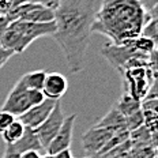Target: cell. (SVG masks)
<instances>
[{
	"mask_svg": "<svg viewBox=\"0 0 158 158\" xmlns=\"http://www.w3.org/2000/svg\"><path fill=\"white\" fill-rule=\"evenodd\" d=\"M47 74L44 70H37V71H30L26 72L25 75H22L21 82L25 85V87L30 89V90H37V91H42V87H44L45 83V78H47Z\"/></svg>",
	"mask_w": 158,
	"mask_h": 158,
	"instance_id": "cell-15",
	"label": "cell"
},
{
	"mask_svg": "<svg viewBox=\"0 0 158 158\" xmlns=\"http://www.w3.org/2000/svg\"><path fill=\"white\" fill-rule=\"evenodd\" d=\"M26 2H30V3H35V4H40V6H44L52 11H55L56 8L60 6L61 0H26Z\"/></svg>",
	"mask_w": 158,
	"mask_h": 158,
	"instance_id": "cell-23",
	"label": "cell"
},
{
	"mask_svg": "<svg viewBox=\"0 0 158 158\" xmlns=\"http://www.w3.org/2000/svg\"><path fill=\"white\" fill-rule=\"evenodd\" d=\"M130 143H154L157 144V135H153L144 126L130 132Z\"/></svg>",
	"mask_w": 158,
	"mask_h": 158,
	"instance_id": "cell-19",
	"label": "cell"
},
{
	"mask_svg": "<svg viewBox=\"0 0 158 158\" xmlns=\"http://www.w3.org/2000/svg\"><path fill=\"white\" fill-rule=\"evenodd\" d=\"M41 158H52V156H51V154H44Z\"/></svg>",
	"mask_w": 158,
	"mask_h": 158,
	"instance_id": "cell-31",
	"label": "cell"
},
{
	"mask_svg": "<svg viewBox=\"0 0 158 158\" xmlns=\"http://www.w3.org/2000/svg\"><path fill=\"white\" fill-rule=\"evenodd\" d=\"M6 18L8 19V22L22 21L31 22V23H47V22H53L55 11L44 7V6L26 2L15 10L10 11L8 14H6Z\"/></svg>",
	"mask_w": 158,
	"mask_h": 158,
	"instance_id": "cell-5",
	"label": "cell"
},
{
	"mask_svg": "<svg viewBox=\"0 0 158 158\" xmlns=\"http://www.w3.org/2000/svg\"><path fill=\"white\" fill-rule=\"evenodd\" d=\"M15 118L16 117H14L11 113H8V112L0 110V135L7 130V128L10 127V124H11Z\"/></svg>",
	"mask_w": 158,
	"mask_h": 158,
	"instance_id": "cell-22",
	"label": "cell"
},
{
	"mask_svg": "<svg viewBox=\"0 0 158 158\" xmlns=\"http://www.w3.org/2000/svg\"><path fill=\"white\" fill-rule=\"evenodd\" d=\"M44 154L38 153V151H25V153L21 154V158H41Z\"/></svg>",
	"mask_w": 158,
	"mask_h": 158,
	"instance_id": "cell-28",
	"label": "cell"
},
{
	"mask_svg": "<svg viewBox=\"0 0 158 158\" xmlns=\"http://www.w3.org/2000/svg\"><path fill=\"white\" fill-rule=\"evenodd\" d=\"M151 16L139 0H102L95 11L91 33H100L110 44H123L136 38Z\"/></svg>",
	"mask_w": 158,
	"mask_h": 158,
	"instance_id": "cell-2",
	"label": "cell"
},
{
	"mask_svg": "<svg viewBox=\"0 0 158 158\" xmlns=\"http://www.w3.org/2000/svg\"><path fill=\"white\" fill-rule=\"evenodd\" d=\"M2 158H21V154L15 153V151H12V150L4 149V154H3Z\"/></svg>",
	"mask_w": 158,
	"mask_h": 158,
	"instance_id": "cell-29",
	"label": "cell"
},
{
	"mask_svg": "<svg viewBox=\"0 0 158 158\" xmlns=\"http://www.w3.org/2000/svg\"><path fill=\"white\" fill-rule=\"evenodd\" d=\"M124 118H126V130L128 131V132H131V131H134V130H136V128L142 127L144 124V118H143L142 110L135 112V113L130 114V116H127Z\"/></svg>",
	"mask_w": 158,
	"mask_h": 158,
	"instance_id": "cell-21",
	"label": "cell"
},
{
	"mask_svg": "<svg viewBox=\"0 0 158 158\" xmlns=\"http://www.w3.org/2000/svg\"><path fill=\"white\" fill-rule=\"evenodd\" d=\"M116 132H112L109 130L93 126L81 138V146L85 153L89 154V157H94L95 154L100 153L101 149L106 144V142Z\"/></svg>",
	"mask_w": 158,
	"mask_h": 158,
	"instance_id": "cell-8",
	"label": "cell"
},
{
	"mask_svg": "<svg viewBox=\"0 0 158 158\" xmlns=\"http://www.w3.org/2000/svg\"><path fill=\"white\" fill-rule=\"evenodd\" d=\"M55 104H56V101L45 98L42 102L34 105L33 108H30L29 110H26L23 114H21V116L16 117V118H18L25 127L35 130V128L40 127L48 118V116L51 114V112L53 110Z\"/></svg>",
	"mask_w": 158,
	"mask_h": 158,
	"instance_id": "cell-9",
	"label": "cell"
},
{
	"mask_svg": "<svg viewBox=\"0 0 158 158\" xmlns=\"http://www.w3.org/2000/svg\"><path fill=\"white\" fill-rule=\"evenodd\" d=\"M0 16H2V12H0Z\"/></svg>",
	"mask_w": 158,
	"mask_h": 158,
	"instance_id": "cell-33",
	"label": "cell"
},
{
	"mask_svg": "<svg viewBox=\"0 0 158 158\" xmlns=\"http://www.w3.org/2000/svg\"><path fill=\"white\" fill-rule=\"evenodd\" d=\"M140 102H142V101H138V100H135L134 97H131L130 94L123 93L121 97L117 100V102L114 104V106H116V109L120 112L124 117H127V116H130V114L135 113V112L140 110Z\"/></svg>",
	"mask_w": 158,
	"mask_h": 158,
	"instance_id": "cell-16",
	"label": "cell"
},
{
	"mask_svg": "<svg viewBox=\"0 0 158 158\" xmlns=\"http://www.w3.org/2000/svg\"><path fill=\"white\" fill-rule=\"evenodd\" d=\"M55 30V22L31 23V22L12 21L6 29L0 45L7 51H11L14 55H19L23 53L35 40L47 35H53Z\"/></svg>",
	"mask_w": 158,
	"mask_h": 158,
	"instance_id": "cell-3",
	"label": "cell"
},
{
	"mask_svg": "<svg viewBox=\"0 0 158 158\" xmlns=\"http://www.w3.org/2000/svg\"><path fill=\"white\" fill-rule=\"evenodd\" d=\"M51 156L52 158H72V153H71V149H65L56 154H51Z\"/></svg>",
	"mask_w": 158,
	"mask_h": 158,
	"instance_id": "cell-27",
	"label": "cell"
},
{
	"mask_svg": "<svg viewBox=\"0 0 158 158\" xmlns=\"http://www.w3.org/2000/svg\"><path fill=\"white\" fill-rule=\"evenodd\" d=\"M102 55L104 57L109 61V64L113 68L120 72L121 68L126 65L128 61L134 60V59H143V60H149L150 56H146L136 49H134L128 42H123V44H108L102 48Z\"/></svg>",
	"mask_w": 158,
	"mask_h": 158,
	"instance_id": "cell-6",
	"label": "cell"
},
{
	"mask_svg": "<svg viewBox=\"0 0 158 158\" xmlns=\"http://www.w3.org/2000/svg\"><path fill=\"white\" fill-rule=\"evenodd\" d=\"M8 23H10V22H8V19L6 18V15L0 16V41H2V37H3V34H4L6 29H7Z\"/></svg>",
	"mask_w": 158,
	"mask_h": 158,
	"instance_id": "cell-26",
	"label": "cell"
},
{
	"mask_svg": "<svg viewBox=\"0 0 158 158\" xmlns=\"http://www.w3.org/2000/svg\"><path fill=\"white\" fill-rule=\"evenodd\" d=\"M6 149L12 150L18 154H22V153H25V151H31V150L38 151V153H41V154H47L44 150V147H42L41 142H40V139L37 138V135H35L34 130L27 128V127H25V132L22 135L21 139L14 144L6 146Z\"/></svg>",
	"mask_w": 158,
	"mask_h": 158,
	"instance_id": "cell-12",
	"label": "cell"
},
{
	"mask_svg": "<svg viewBox=\"0 0 158 158\" xmlns=\"http://www.w3.org/2000/svg\"><path fill=\"white\" fill-rule=\"evenodd\" d=\"M67 89H68L67 78L63 74H59V72H51V74H47V78H45L42 94H44L45 98L57 101L65 94Z\"/></svg>",
	"mask_w": 158,
	"mask_h": 158,
	"instance_id": "cell-11",
	"label": "cell"
},
{
	"mask_svg": "<svg viewBox=\"0 0 158 158\" xmlns=\"http://www.w3.org/2000/svg\"><path fill=\"white\" fill-rule=\"evenodd\" d=\"M131 158H157V144L131 143Z\"/></svg>",
	"mask_w": 158,
	"mask_h": 158,
	"instance_id": "cell-18",
	"label": "cell"
},
{
	"mask_svg": "<svg viewBox=\"0 0 158 158\" xmlns=\"http://www.w3.org/2000/svg\"><path fill=\"white\" fill-rule=\"evenodd\" d=\"M12 56H14V53H12L11 51H7V49H4L2 45H0V68L7 63Z\"/></svg>",
	"mask_w": 158,
	"mask_h": 158,
	"instance_id": "cell-25",
	"label": "cell"
},
{
	"mask_svg": "<svg viewBox=\"0 0 158 158\" xmlns=\"http://www.w3.org/2000/svg\"><path fill=\"white\" fill-rule=\"evenodd\" d=\"M44 100H45V97L42 94V91L30 90V89L25 87V85L19 79L14 85L12 90L10 91V94L7 95V98H6L4 104H3L0 110L8 112L14 117H19L26 110H29L34 105L42 102Z\"/></svg>",
	"mask_w": 158,
	"mask_h": 158,
	"instance_id": "cell-4",
	"label": "cell"
},
{
	"mask_svg": "<svg viewBox=\"0 0 158 158\" xmlns=\"http://www.w3.org/2000/svg\"><path fill=\"white\" fill-rule=\"evenodd\" d=\"M85 158H91V157H85Z\"/></svg>",
	"mask_w": 158,
	"mask_h": 158,
	"instance_id": "cell-32",
	"label": "cell"
},
{
	"mask_svg": "<svg viewBox=\"0 0 158 158\" xmlns=\"http://www.w3.org/2000/svg\"><path fill=\"white\" fill-rule=\"evenodd\" d=\"M63 120H64V114H63V110H61V102H60V100H59V101H56L53 110L51 112V114L48 116L47 120L34 130V132L40 139V142H41L44 150H47L49 143L52 142L55 135L60 130L61 124H63Z\"/></svg>",
	"mask_w": 158,
	"mask_h": 158,
	"instance_id": "cell-7",
	"label": "cell"
},
{
	"mask_svg": "<svg viewBox=\"0 0 158 158\" xmlns=\"http://www.w3.org/2000/svg\"><path fill=\"white\" fill-rule=\"evenodd\" d=\"M95 11L94 0H61L55 10L53 38L63 51L71 74L83 70Z\"/></svg>",
	"mask_w": 158,
	"mask_h": 158,
	"instance_id": "cell-1",
	"label": "cell"
},
{
	"mask_svg": "<svg viewBox=\"0 0 158 158\" xmlns=\"http://www.w3.org/2000/svg\"><path fill=\"white\" fill-rule=\"evenodd\" d=\"M140 110L144 118L143 126L153 135H157V98H144L140 102Z\"/></svg>",
	"mask_w": 158,
	"mask_h": 158,
	"instance_id": "cell-14",
	"label": "cell"
},
{
	"mask_svg": "<svg viewBox=\"0 0 158 158\" xmlns=\"http://www.w3.org/2000/svg\"><path fill=\"white\" fill-rule=\"evenodd\" d=\"M139 2L150 15H157V3H158V0H139Z\"/></svg>",
	"mask_w": 158,
	"mask_h": 158,
	"instance_id": "cell-24",
	"label": "cell"
},
{
	"mask_svg": "<svg viewBox=\"0 0 158 158\" xmlns=\"http://www.w3.org/2000/svg\"><path fill=\"white\" fill-rule=\"evenodd\" d=\"M157 25H158L157 16H151L149 21H147V23L143 26L140 35H142V37H146V38L151 40L153 42H156V44H157V37H158Z\"/></svg>",
	"mask_w": 158,
	"mask_h": 158,
	"instance_id": "cell-20",
	"label": "cell"
},
{
	"mask_svg": "<svg viewBox=\"0 0 158 158\" xmlns=\"http://www.w3.org/2000/svg\"><path fill=\"white\" fill-rule=\"evenodd\" d=\"M77 120V113L70 114L68 117H64L63 124H61L60 130L55 135L52 142L49 143L45 153L47 154H56L59 151H63L65 149H70L72 142V132H74V124Z\"/></svg>",
	"mask_w": 158,
	"mask_h": 158,
	"instance_id": "cell-10",
	"label": "cell"
},
{
	"mask_svg": "<svg viewBox=\"0 0 158 158\" xmlns=\"http://www.w3.org/2000/svg\"><path fill=\"white\" fill-rule=\"evenodd\" d=\"M94 127L105 128V130H109L112 132H118V131L126 130V118L113 105L110 110L94 124Z\"/></svg>",
	"mask_w": 158,
	"mask_h": 158,
	"instance_id": "cell-13",
	"label": "cell"
},
{
	"mask_svg": "<svg viewBox=\"0 0 158 158\" xmlns=\"http://www.w3.org/2000/svg\"><path fill=\"white\" fill-rule=\"evenodd\" d=\"M23 132H25V126L18 118H15V120L10 124V127L7 130L2 134V138H3V140H4L6 146H8V144H14L18 142L22 138Z\"/></svg>",
	"mask_w": 158,
	"mask_h": 158,
	"instance_id": "cell-17",
	"label": "cell"
},
{
	"mask_svg": "<svg viewBox=\"0 0 158 158\" xmlns=\"http://www.w3.org/2000/svg\"><path fill=\"white\" fill-rule=\"evenodd\" d=\"M110 158H131V153L130 151H124V153H120L114 157H110Z\"/></svg>",
	"mask_w": 158,
	"mask_h": 158,
	"instance_id": "cell-30",
	"label": "cell"
}]
</instances>
